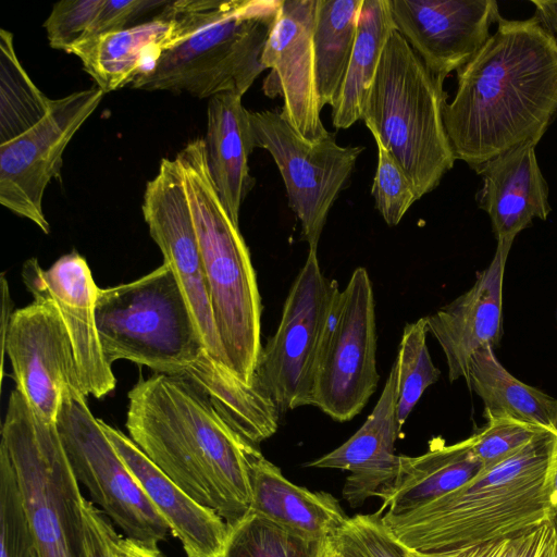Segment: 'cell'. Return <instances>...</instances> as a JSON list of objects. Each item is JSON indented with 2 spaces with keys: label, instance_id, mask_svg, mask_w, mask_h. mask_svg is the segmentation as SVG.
<instances>
[{
  "label": "cell",
  "instance_id": "obj_39",
  "mask_svg": "<svg viewBox=\"0 0 557 557\" xmlns=\"http://www.w3.org/2000/svg\"><path fill=\"white\" fill-rule=\"evenodd\" d=\"M82 510L88 557H115L121 536L112 522L99 507L85 497Z\"/></svg>",
  "mask_w": 557,
  "mask_h": 557
},
{
  "label": "cell",
  "instance_id": "obj_9",
  "mask_svg": "<svg viewBox=\"0 0 557 557\" xmlns=\"http://www.w3.org/2000/svg\"><path fill=\"white\" fill-rule=\"evenodd\" d=\"M57 429L77 482L124 537L152 548L166 541L171 532L168 523L106 435L82 392L64 395Z\"/></svg>",
  "mask_w": 557,
  "mask_h": 557
},
{
  "label": "cell",
  "instance_id": "obj_5",
  "mask_svg": "<svg viewBox=\"0 0 557 557\" xmlns=\"http://www.w3.org/2000/svg\"><path fill=\"white\" fill-rule=\"evenodd\" d=\"M282 0H186L189 35L131 87L211 98L239 96L265 69L261 55Z\"/></svg>",
  "mask_w": 557,
  "mask_h": 557
},
{
  "label": "cell",
  "instance_id": "obj_19",
  "mask_svg": "<svg viewBox=\"0 0 557 557\" xmlns=\"http://www.w3.org/2000/svg\"><path fill=\"white\" fill-rule=\"evenodd\" d=\"M512 238L497 240L491 263L478 272L473 286L425 317L429 333L446 358L450 382L466 381L470 357L480 348H495L502 338L503 282Z\"/></svg>",
  "mask_w": 557,
  "mask_h": 557
},
{
  "label": "cell",
  "instance_id": "obj_26",
  "mask_svg": "<svg viewBox=\"0 0 557 557\" xmlns=\"http://www.w3.org/2000/svg\"><path fill=\"white\" fill-rule=\"evenodd\" d=\"M243 96L223 92L209 99L203 138L208 169L232 220L239 225L240 206L255 185L248 159L255 147Z\"/></svg>",
  "mask_w": 557,
  "mask_h": 557
},
{
  "label": "cell",
  "instance_id": "obj_7",
  "mask_svg": "<svg viewBox=\"0 0 557 557\" xmlns=\"http://www.w3.org/2000/svg\"><path fill=\"white\" fill-rule=\"evenodd\" d=\"M96 323L107 362L119 359L182 376L205 344L182 287L163 262L129 283L99 289Z\"/></svg>",
  "mask_w": 557,
  "mask_h": 557
},
{
  "label": "cell",
  "instance_id": "obj_23",
  "mask_svg": "<svg viewBox=\"0 0 557 557\" xmlns=\"http://www.w3.org/2000/svg\"><path fill=\"white\" fill-rule=\"evenodd\" d=\"M169 3L147 22L86 38L67 53L79 58L85 72L104 94L132 85L184 38Z\"/></svg>",
  "mask_w": 557,
  "mask_h": 557
},
{
  "label": "cell",
  "instance_id": "obj_11",
  "mask_svg": "<svg viewBox=\"0 0 557 557\" xmlns=\"http://www.w3.org/2000/svg\"><path fill=\"white\" fill-rule=\"evenodd\" d=\"M376 341L372 283L357 268L339 292L321 344L311 406L339 422L356 417L377 387Z\"/></svg>",
  "mask_w": 557,
  "mask_h": 557
},
{
  "label": "cell",
  "instance_id": "obj_12",
  "mask_svg": "<svg viewBox=\"0 0 557 557\" xmlns=\"http://www.w3.org/2000/svg\"><path fill=\"white\" fill-rule=\"evenodd\" d=\"M256 148L273 158L286 188L288 206L309 248H317L330 209L348 183L362 146H341L331 134L305 139L277 110L249 111Z\"/></svg>",
  "mask_w": 557,
  "mask_h": 557
},
{
  "label": "cell",
  "instance_id": "obj_38",
  "mask_svg": "<svg viewBox=\"0 0 557 557\" xmlns=\"http://www.w3.org/2000/svg\"><path fill=\"white\" fill-rule=\"evenodd\" d=\"M168 2L169 1L149 0H103L86 38L124 29L128 27L127 25L137 18V16L154 8L164 7Z\"/></svg>",
  "mask_w": 557,
  "mask_h": 557
},
{
  "label": "cell",
  "instance_id": "obj_25",
  "mask_svg": "<svg viewBox=\"0 0 557 557\" xmlns=\"http://www.w3.org/2000/svg\"><path fill=\"white\" fill-rule=\"evenodd\" d=\"M482 469L471 437L450 445L435 438L420 456L399 455L395 479L376 494L383 503L380 510L399 516L418 509L466 484Z\"/></svg>",
  "mask_w": 557,
  "mask_h": 557
},
{
  "label": "cell",
  "instance_id": "obj_37",
  "mask_svg": "<svg viewBox=\"0 0 557 557\" xmlns=\"http://www.w3.org/2000/svg\"><path fill=\"white\" fill-rule=\"evenodd\" d=\"M102 2L103 0H66L54 3L44 23L50 47L67 53L72 47L84 40Z\"/></svg>",
  "mask_w": 557,
  "mask_h": 557
},
{
  "label": "cell",
  "instance_id": "obj_42",
  "mask_svg": "<svg viewBox=\"0 0 557 557\" xmlns=\"http://www.w3.org/2000/svg\"><path fill=\"white\" fill-rule=\"evenodd\" d=\"M326 557H343L332 545L331 550L329 552Z\"/></svg>",
  "mask_w": 557,
  "mask_h": 557
},
{
  "label": "cell",
  "instance_id": "obj_27",
  "mask_svg": "<svg viewBox=\"0 0 557 557\" xmlns=\"http://www.w3.org/2000/svg\"><path fill=\"white\" fill-rule=\"evenodd\" d=\"M466 383L482 399L485 416L512 418L554 432L557 399L511 375L493 348H480L470 357Z\"/></svg>",
  "mask_w": 557,
  "mask_h": 557
},
{
  "label": "cell",
  "instance_id": "obj_36",
  "mask_svg": "<svg viewBox=\"0 0 557 557\" xmlns=\"http://www.w3.org/2000/svg\"><path fill=\"white\" fill-rule=\"evenodd\" d=\"M485 418V425L470 436L473 451L483 468L498 463L548 431L512 418Z\"/></svg>",
  "mask_w": 557,
  "mask_h": 557
},
{
  "label": "cell",
  "instance_id": "obj_2",
  "mask_svg": "<svg viewBox=\"0 0 557 557\" xmlns=\"http://www.w3.org/2000/svg\"><path fill=\"white\" fill-rule=\"evenodd\" d=\"M126 429L138 448L199 505L228 525L250 513L243 438L190 380L156 373L128 393Z\"/></svg>",
  "mask_w": 557,
  "mask_h": 557
},
{
  "label": "cell",
  "instance_id": "obj_13",
  "mask_svg": "<svg viewBox=\"0 0 557 557\" xmlns=\"http://www.w3.org/2000/svg\"><path fill=\"white\" fill-rule=\"evenodd\" d=\"M104 92L98 87L52 99L47 115L18 137L0 145V203L50 231L42 209L48 184L60 178L63 152L94 113Z\"/></svg>",
  "mask_w": 557,
  "mask_h": 557
},
{
  "label": "cell",
  "instance_id": "obj_32",
  "mask_svg": "<svg viewBox=\"0 0 557 557\" xmlns=\"http://www.w3.org/2000/svg\"><path fill=\"white\" fill-rule=\"evenodd\" d=\"M426 319L406 324L395 360L397 367V420L403 429L410 412L425 392L440 377L426 345Z\"/></svg>",
  "mask_w": 557,
  "mask_h": 557
},
{
  "label": "cell",
  "instance_id": "obj_20",
  "mask_svg": "<svg viewBox=\"0 0 557 557\" xmlns=\"http://www.w3.org/2000/svg\"><path fill=\"white\" fill-rule=\"evenodd\" d=\"M397 367L394 362L383 391L362 426L344 444L306 467L349 472L343 497L352 508L392 482L398 471L395 443L401 429L397 420Z\"/></svg>",
  "mask_w": 557,
  "mask_h": 557
},
{
  "label": "cell",
  "instance_id": "obj_3",
  "mask_svg": "<svg viewBox=\"0 0 557 557\" xmlns=\"http://www.w3.org/2000/svg\"><path fill=\"white\" fill-rule=\"evenodd\" d=\"M556 465L557 434L547 431L442 497L382 518L413 554L511 536L554 521Z\"/></svg>",
  "mask_w": 557,
  "mask_h": 557
},
{
  "label": "cell",
  "instance_id": "obj_18",
  "mask_svg": "<svg viewBox=\"0 0 557 557\" xmlns=\"http://www.w3.org/2000/svg\"><path fill=\"white\" fill-rule=\"evenodd\" d=\"M397 32L445 79L466 65L502 17L495 0H389Z\"/></svg>",
  "mask_w": 557,
  "mask_h": 557
},
{
  "label": "cell",
  "instance_id": "obj_31",
  "mask_svg": "<svg viewBox=\"0 0 557 557\" xmlns=\"http://www.w3.org/2000/svg\"><path fill=\"white\" fill-rule=\"evenodd\" d=\"M331 539H309L250 512L228 530L215 557H326Z\"/></svg>",
  "mask_w": 557,
  "mask_h": 557
},
{
  "label": "cell",
  "instance_id": "obj_15",
  "mask_svg": "<svg viewBox=\"0 0 557 557\" xmlns=\"http://www.w3.org/2000/svg\"><path fill=\"white\" fill-rule=\"evenodd\" d=\"M141 208L150 236L187 299L208 356L228 368L213 319L190 205L175 158L161 160L157 175L146 184Z\"/></svg>",
  "mask_w": 557,
  "mask_h": 557
},
{
  "label": "cell",
  "instance_id": "obj_10",
  "mask_svg": "<svg viewBox=\"0 0 557 557\" xmlns=\"http://www.w3.org/2000/svg\"><path fill=\"white\" fill-rule=\"evenodd\" d=\"M339 292L337 282L322 273L318 249L309 248L255 373L280 413L311 405L318 357Z\"/></svg>",
  "mask_w": 557,
  "mask_h": 557
},
{
  "label": "cell",
  "instance_id": "obj_29",
  "mask_svg": "<svg viewBox=\"0 0 557 557\" xmlns=\"http://www.w3.org/2000/svg\"><path fill=\"white\" fill-rule=\"evenodd\" d=\"M363 0H319L313 34L317 88L333 106L348 69Z\"/></svg>",
  "mask_w": 557,
  "mask_h": 557
},
{
  "label": "cell",
  "instance_id": "obj_34",
  "mask_svg": "<svg viewBox=\"0 0 557 557\" xmlns=\"http://www.w3.org/2000/svg\"><path fill=\"white\" fill-rule=\"evenodd\" d=\"M411 553V552H410ZM413 557H557L554 521L499 540Z\"/></svg>",
  "mask_w": 557,
  "mask_h": 557
},
{
  "label": "cell",
  "instance_id": "obj_44",
  "mask_svg": "<svg viewBox=\"0 0 557 557\" xmlns=\"http://www.w3.org/2000/svg\"><path fill=\"white\" fill-rule=\"evenodd\" d=\"M554 433L557 434V414H556L555 424H554Z\"/></svg>",
  "mask_w": 557,
  "mask_h": 557
},
{
  "label": "cell",
  "instance_id": "obj_4",
  "mask_svg": "<svg viewBox=\"0 0 557 557\" xmlns=\"http://www.w3.org/2000/svg\"><path fill=\"white\" fill-rule=\"evenodd\" d=\"M200 248L216 332L228 368L253 384L261 351V298L249 249L211 178L203 138L175 157Z\"/></svg>",
  "mask_w": 557,
  "mask_h": 557
},
{
  "label": "cell",
  "instance_id": "obj_8",
  "mask_svg": "<svg viewBox=\"0 0 557 557\" xmlns=\"http://www.w3.org/2000/svg\"><path fill=\"white\" fill-rule=\"evenodd\" d=\"M13 465L38 557H88L82 495L57 423L13 389L1 444Z\"/></svg>",
  "mask_w": 557,
  "mask_h": 557
},
{
  "label": "cell",
  "instance_id": "obj_1",
  "mask_svg": "<svg viewBox=\"0 0 557 557\" xmlns=\"http://www.w3.org/2000/svg\"><path fill=\"white\" fill-rule=\"evenodd\" d=\"M557 117V47L533 17L506 20L457 71L444 108L456 160L471 169L519 145H537Z\"/></svg>",
  "mask_w": 557,
  "mask_h": 557
},
{
  "label": "cell",
  "instance_id": "obj_33",
  "mask_svg": "<svg viewBox=\"0 0 557 557\" xmlns=\"http://www.w3.org/2000/svg\"><path fill=\"white\" fill-rule=\"evenodd\" d=\"M331 541L343 557H413L388 530L381 510L349 518Z\"/></svg>",
  "mask_w": 557,
  "mask_h": 557
},
{
  "label": "cell",
  "instance_id": "obj_21",
  "mask_svg": "<svg viewBox=\"0 0 557 557\" xmlns=\"http://www.w3.org/2000/svg\"><path fill=\"white\" fill-rule=\"evenodd\" d=\"M535 147L519 145L472 169L482 178L475 200L490 216L496 240L515 239L534 219L546 220L552 211Z\"/></svg>",
  "mask_w": 557,
  "mask_h": 557
},
{
  "label": "cell",
  "instance_id": "obj_14",
  "mask_svg": "<svg viewBox=\"0 0 557 557\" xmlns=\"http://www.w3.org/2000/svg\"><path fill=\"white\" fill-rule=\"evenodd\" d=\"M12 370L15 389L42 420L57 423L69 392H82L73 345L57 307L45 299L13 312L1 344Z\"/></svg>",
  "mask_w": 557,
  "mask_h": 557
},
{
  "label": "cell",
  "instance_id": "obj_17",
  "mask_svg": "<svg viewBox=\"0 0 557 557\" xmlns=\"http://www.w3.org/2000/svg\"><path fill=\"white\" fill-rule=\"evenodd\" d=\"M25 286L34 299L51 301L60 312L70 335L83 394L102 398L115 388V376L107 362L96 323L99 287L84 257L71 252L48 270L36 258L22 269Z\"/></svg>",
  "mask_w": 557,
  "mask_h": 557
},
{
  "label": "cell",
  "instance_id": "obj_22",
  "mask_svg": "<svg viewBox=\"0 0 557 557\" xmlns=\"http://www.w3.org/2000/svg\"><path fill=\"white\" fill-rule=\"evenodd\" d=\"M99 423L171 533L180 540L186 557H215L228 535L226 522L188 496L131 437L100 419Z\"/></svg>",
  "mask_w": 557,
  "mask_h": 557
},
{
  "label": "cell",
  "instance_id": "obj_16",
  "mask_svg": "<svg viewBox=\"0 0 557 557\" xmlns=\"http://www.w3.org/2000/svg\"><path fill=\"white\" fill-rule=\"evenodd\" d=\"M319 0H282L264 46L261 63L270 69L263 91L281 96L282 115L307 140L330 135L321 120L317 88L313 34Z\"/></svg>",
  "mask_w": 557,
  "mask_h": 557
},
{
  "label": "cell",
  "instance_id": "obj_28",
  "mask_svg": "<svg viewBox=\"0 0 557 557\" xmlns=\"http://www.w3.org/2000/svg\"><path fill=\"white\" fill-rule=\"evenodd\" d=\"M395 30L389 0L362 1L351 58L341 91L332 106L334 127L348 128L361 120L383 50Z\"/></svg>",
  "mask_w": 557,
  "mask_h": 557
},
{
  "label": "cell",
  "instance_id": "obj_40",
  "mask_svg": "<svg viewBox=\"0 0 557 557\" xmlns=\"http://www.w3.org/2000/svg\"><path fill=\"white\" fill-rule=\"evenodd\" d=\"M533 18L557 47V1L532 0Z\"/></svg>",
  "mask_w": 557,
  "mask_h": 557
},
{
  "label": "cell",
  "instance_id": "obj_30",
  "mask_svg": "<svg viewBox=\"0 0 557 557\" xmlns=\"http://www.w3.org/2000/svg\"><path fill=\"white\" fill-rule=\"evenodd\" d=\"M52 99L29 78L20 63L13 35L0 30V145L24 134L48 113Z\"/></svg>",
  "mask_w": 557,
  "mask_h": 557
},
{
  "label": "cell",
  "instance_id": "obj_6",
  "mask_svg": "<svg viewBox=\"0 0 557 557\" xmlns=\"http://www.w3.org/2000/svg\"><path fill=\"white\" fill-rule=\"evenodd\" d=\"M444 81L395 30L362 109L361 120L401 166L419 199L456 161L444 124Z\"/></svg>",
  "mask_w": 557,
  "mask_h": 557
},
{
  "label": "cell",
  "instance_id": "obj_35",
  "mask_svg": "<svg viewBox=\"0 0 557 557\" xmlns=\"http://www.w3.org/2000/svg\"><path fill=\"white\" fill-rule=\"evenodd\" d=\"M377 147V166L371 188L375 208L389 225H397L414 201L419 200L414 187L401 166L374 138Z\"/></svg>",
  "mask_w": 557,
  "mask_h": 557
},
{
  "label": "cell",
  "instance_id": "obj_41",
  "mask_svg": "<svg viewBox=\"0 0 557 557\" xmlns=\"http://www.w3.org/2000/svg\"><path fill=\"white\" fill-rule=\"evenodd\" d=\"M554 523L557 529V465H556V473H555V518H554Z\"/></svg>",
  "mask_w": 557,
  "mask_h": 557
},
{
  "label": "cell",
  "instance_id": "obj_24",
  "mask_svg": "<svg viewBox=\"0 0 557 557\" xmlns=\"http://www.w3.org/2000/svg\"><path fill=\"white\" fill-rule=\"evenodd\" d=\"M250 512L309 539H332L349 517L326 492H311L288 481L281 469L252 446L248 453Z\"/></svg>",
  "mask_w": 557,
  "mask_h": 557
},
{
  "label": "cell",
  "instance_id": "obj_43",
  "mask_svg": "<svg viewBox=\"0 0 557 557\" xmlns=\"http://www.w3.org/2000/svg\"><path fill=\"white\" fill-rule=\"evenodd\" d=\"M143 557H165L161 552L150 553Z\"/></svg>",
  "mask_w": 557,
  "mask_h": 557
}]
</instances>
